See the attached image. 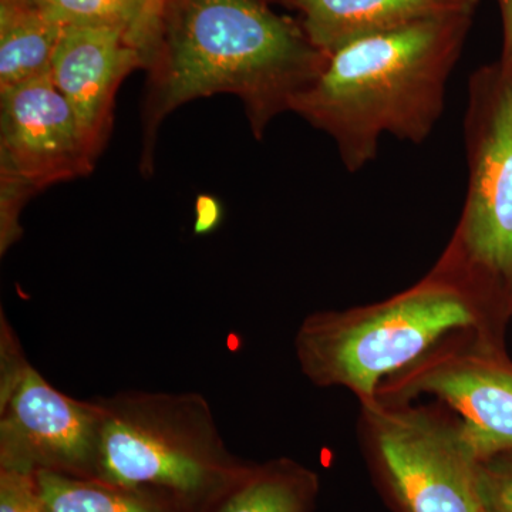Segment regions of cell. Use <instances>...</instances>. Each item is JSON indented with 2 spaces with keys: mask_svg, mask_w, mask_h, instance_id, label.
I'll list each match as a JSON object with an SVG mask.
<instances>
[{
  "mask_svg": "<svg viewBox=\"0 0 512 512\" xmlns=\"http://www.w3.org/2000/svg\"><path fill=\"white\" fill-rule=\"evenodd\" d=\"M165 2L167 0H146L143 18H141L140 25H138L133 36V43L143 53L146 64H148L151 53H153L154 47H156Z\"/></svg>",
  "mask_w": 512,
  "mask_h": 512,
  "instance_id": "ac0fdd59",
  "label": "cell"
},
{
  "mask_svg": "<svg viewBox=\"0 0 512 512\" xmlns=\"http://www.w3.org/2000/svg\"><path fill=\"white\" fill-rule=\"evenodd\" d=\"M94 400L101 413L104 483L214 512L255 466L229 450L200 393L126 390Z\"/></svg>",
  "mask_w": 512,
  "mask_h": 512,
  "instance_id": "277c9868",
  "label": "cell"
},
{
  "mask_svg": "<svg viewBox=\"0 0 512 512\" xmlns=\"http://www.w3.org/2000/svg\"><path fill=\"white\" fill-rule=\"evenodd\" d=\"M325 60L299 20L279 15L268 0H167L147 64L141 171H153L158 128L178 107L234 94L262 138Z\"/></svg>",
  "mask_w": 512,
  "mask_h": 512,
  "instance_id": "6da1fadb",
  "label": "cell"
},
{
  "mask_svg": "<svg viewBox=\"0 0 512 512\" xmlns=\"http://www.w3.org/2000/svg\"><path fill=\"white\" fill-rule=\"evenodd\" d=\"M63 28L39 0H0V90L49 74Z\"/></svg>",
  "mask_w": 512,
  "mask_h": 512,
  "instance_id": "7c38bea8",
  "label": "cell"
},
{
  "mask_svg": "<svg viewBox=\"0 0 512 512\" xmlns=\"http://www.w3.org/2000/svg\"><path fill=\"white\" fill-rule=\"evenodd\" d=\"M480 488L490 512H512V451L480 463Z\"/></svg>",
  "mask_w": 512,
  "mask_h": 512,
  "instance_id": "2e32d148",
  "label": "cell"
},
{
  "mask_svg": "<svg viewBox=\"0 0 512 512\" xmlns=\"http://www.w3.org/2000/svg\"><path fill=\"white\" fill-rule=\"evenodd\" d=\"M463 210L429 274L474 299L498 328L512 319V74L497 62L468 80Z\"/></svg>",
  "mask_w": 512,
  "mask_h": 512,
  "instance_id": "5b68a950",
  "label": "cell"
},
{
  "mask_svg": "<svg viewBox=\"0 0 512 512\" xmlns=\"http://www.w3.org/2000/svg\"><path fill=\"white\" fill-rule=\"evenodd\" d=\"M0 512H52L40 494L36 476L0 470Z\"/></svg>",
  "mask_w": 512,
  "mask_h": 512,
  "instance_id": "e0dca14e",
  "label": "cell"
},
{
  "mask_svg": "<svg viewBox=\"0 0 512 512\" xmlns=\"http://www.w3.org/2000/svg\"><path fill=\"white\" fill-rule=\"evenodd\" d=\"M485 512H490V511H488V510H487V511H485Z\"/></svg>",
  "mask_w": 512,
  "mask_h": 512,
  "instance_id": "44dd1931",
  "label": "cell"
},
{
  "mask_svg": "<svg viewBox=\"0 0 512 512\" xmlns=\"http://www.w3.org/2000/svg\"><path fill=\"white\" fill-rule=\"evenodd\" d=\"M503 20V50L498 63L512 74V0H495Z\"/></svg>",
  "mask_w": 512,
  "mask_h": 512,
  "instance_id": "d6986e66",
  "label": "cell"
},
{
  "mask_svg": "<svg viewBox=\"0 0 512 512\" xmlns=\"http://www.w3.org/2000/svg\"><path fill=\"white\" fill-rule=\"evenodd\" d=\"M40 494L52 512H194L168 495L100 480L36 474Z\"/></svg>",
  "mask_w": 512,
  "mask_h": 512,
  "instance_id": "5bb4252c",
  "label": "cell"
},
{
  "mask_svg": "<svg viewBox=\"0 0 512 512\" xmlns=\"http://www.w3.org/2000/svg\"><path fill=\"white\" fill-rule=\"evenodd\" d=\"M474 13L417 20L339 47L292 113L332 138L349 173L375 160L386 134L424 143L443 114Z\"/></svg>",
  "mask_w": 512,
  "mask_h": 512,
  "instance_id": "7a4b0ae2",
  "label": "cell"
},
{
  "mask_svg": "<svg viewBox=\"0 0 512 512\" xmlns=\"http://www.w3.org/2000/svg\"><path fill=\"white\" fill-rule=\"evenodd\" d=\"M97 157L50 73L0 90V254L22 237L30 198L89 174Z\"/></svg>",
  "mask_w": 512,
  "mask_h": 512,
  "instance_id": "ba28073f",
  "label": "cell"
},
{
  "mask_svg": "<svg viewBox=\"0 0 512 512\" xmlns=\"http://www.w3.org/2000/svg\"><path fill=\"white\" fill-rule=\"evenodd\" d=\"M101 413L47 382L0 326V470L99 480Z\"/></svg>",
  "mask_w": 512,
  "mask_h": 512,
  "instance_id": "52a82bcc",
  "label": "cell"
},
{
  "mask_svg": "<svg viewBox=\"0 0 512 512\" xmlns=\"http://www.w3.org/2000/svg\"><path fill=\"white\" fill-rule=\"evenodd\" d=\"M319 478L311 468L281 457L255 464L214 512H312Z\"/></svg>",
  "mask_w": 512,
  "mask_h": 512,
  "instance_id": "4fadbf2b",
  "label": "cell"
},
{
  "mask_svg": "<svg viewBox=\"0 0 512 512\" xmlns=\"http://www.w3.org/2000/svg\"><path fill=\"white\" fill-rule=\"evenodd\" d=\"M480 0H278L298 12L299 23L329 55L353 40L447 13L477 10Z\"/></svg>",
  "mask_w": 512,
  "mask_h": 512,
  "instance_id": "8fae6325",
  "label": "cell"
},
{
  "mask_svg": "<svg viewBox=\"0 0 512 512\" xmlns=\"http://www.w3.org/2000/svg\"><path fill=\"white\" fill-rule=\"evenodd\" d=\"M505 330L466 292L427 272L384 301L306 316L295 336L303 376L373 403L386 380L466 339L504 348Z\"/></svg>",
  "mask_w": 512,
  "mask_h": 512,
  "instance_id": "3957f363",
  "label": "cell"
},
{
  "mask_svg": "<svg viewBox=\"0 0 512 512\" xmlns=\"http://www.w3.org/2000/svg\"><path fill=\"white\" fill-rule=\"evenodd\" d=\"M268 2H278V0H268Z\"/></svg>",
  "mask_w": 512,
  "mask_h": 512,
  "instance_id": "ffe728a7",
  "label": "cell"
},
{
  "mask_svg": "<svg viewBox=\"0 0 512 512\" xmlns=\"http://www.w3.org/2000/svg\"><path fill=\"white\" fill-rule=\"evenodd\" d=\"M146 66L143 53L126 30L64 26L50 77L72 106L97 156L109 138L120 84L128 74Z\"/></svg>",
  "mask_w": 512,
  "mask_h": 512,
  "instance_id": "30bf717a",
  "label": "cell"
},
{
  "mask_svg": "<svg viewBox=\"0 0 512 512\" xmlns=\"http://www.w3.org/2000/svg\"><path fill=\"white\" fill-rule=\"evenodd\" d=\"M359 436L397 512H485L480 463L454 417L413 402L360 404Z\"/></svg>",
  "mask_w": 512,
  "mask_h": 512,
  "instance_id": "8992f818",
  "label": "cell"
},
{
  "mask_svg": "<svg viewBox=\"0 0 512 512\" xmlns=\"http://www.w3.org/2000/svg\"><path fill=\"white\" fill-rule=\"evenodd\" d=\"M63 26H106L126 30L133 42L146 0H39Z\"/></svg>",
  "mask_w": 512,
  "mask_h": 512,
  "instance_id": "9a60e30c",
  "label": "cell"
},
{
  "mask_svg": "<svg viewBox=\"0 0 512 512\" xmlns=\"http://www.w3.org/2000/svg\"><path fill=\"white\" fill-rule=\"evenodd\" d=\"M423 396L454 413L478 463L512 451V362L505 348L460 340L386 380L376 400L403 403Z\"/></svg>",
  "mask_w": 512,
  "mask_h": 512,
  "instance_id": "9c48e42d",
  "label": "cell"
}]
</instances>
